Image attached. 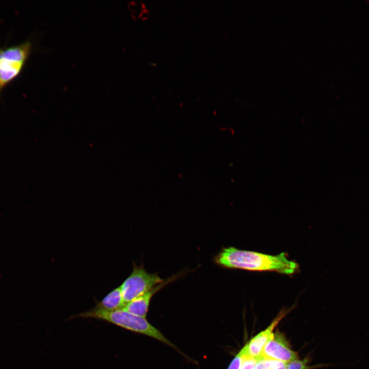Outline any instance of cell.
Wrapping results in <instances>:
<instances>
[{"mask_svg":"<svg viewBox=\"0 0 369 369\" xmlns=\"http://www.w3.org/2000/svg\"><path fill=\"white\" fill-rule=\"evenodd\" d=\"M286 253L272 255L242 250L234 247L223 248L215 257L216 263L230 269L253 271H274L293 275L299 271V264L288 258Z\"/></svg>","mask_w":369,"mask_h":369,"instance_id":"obj_1","label":"cell"},{"mask_svg":"<svg viewBox=\"0 0 369 369\" xmlns=\"http://www.w3.org/2000/svg\"><path fill=\"white\" fill-rule=\"evenodd\" d=\"M94 318L105 321L132 332L142 334L160 340L167 344L172 343L158 330L144 318L120 309L108 311L94 308L72 317Z\"/></svg>","mask_w":369,"mask_h":369,"instance_id":"obj_2","label":"cell"},{"mask_svg":"<svg viewBox=\"0 0 369 369\" xmlns=\"http://www.w3.org/2000/svg\"><path fill=\"white\" fill-rule=\"evenodd\" d=\"M32 49V44L30 40L0 47V96L3 91L22 72Z\"/></svg>","mask_w":369,"mask_h":369,"instance_id":"obj_3","label":"cell"},{"mask_svg":"<svg viewBox=\"0 0 369 369\" xmlns=\"http://www.w3.org/2000/svg\"><path fill=\"white\" fill-rule=\"evenodd\" d=\"M163 281L157 274L149 273L142 265L134 263L132 273L120 286L125 305Z\"/></svg>","mask_w":369,"mask_h":369,"instance_id":"obj_4","label":"cell"},{"mask_svg":"<svg viewBox=\"0 0 369 369\" xmlns=\"http://www.w3.org/2000/svg\"><path fill=\"white\" fill-rule=\"evenodd\" d=\"M261 356L284 363L298 359L297 354L291 350L285 336L278 330L265 345Z\"/></svg>","mask_w":369,"mask_h":369,"instance_id":"obj_5","label":"cell"},{"mask_svg":"<svg viewBox=\"0 0 369 369\" xmlns=\"http://www.w3.org/2000/svg\"><path fill=\"white\" fill-rule=\"evenodd\" d=\"M286 312L283 310L281 311L266 329L259 333L246 344L247 356L255 359L261 356L265 345L273 336L274 329L286 315Z\"/></svg>","mask_w":369,"mask_h":369,"instance_id":"obj_6","label":"cell"},{"mask_svg":"<svg viewBox=\"0 0 369 369\" xmlns=\"http://www.w3.org/2000/svg\"><path fill=\"white\" fill-rule=\"evenodd\" d=\"M173 279L175 278H169L157 285L144 294L126 304L122 309L131 314L146 318L150 302L153 295L169 282H171Z\"/></svg>","mask_w":369,"mask_h":369,"instance_id":"obj_7","label":"cell"},{"mask_svg":"<svg viewBox=\"0 0 369 369\" xmlns=\"http://www.w3.org/2000/svg\"><path fill=\"white\" fill-rule=\"evenodd\" d=\"M125 305L121 289L119 286L113 289L101 300L96 303L95 309L111 311L122 309Z\"/></svg>","mask_w":369,"mask_h":369,"instance_id":"obj_8","label":"cell"},{"mask_svg":"<svg viewBox=\"0 0 369 369\" xmlns=\"http://www.w3.org/2000/svg\"><path fill=\"white\" fill-rule=\"evenodd\" d=\"M256 366L257 369H272L285 364L286 363L265 358L261 356L259 358L256 359Z\"/></svg>","mask_w":369,"mask_h":369,"instance_id":"obj_9","label":"cell"},{"mask_svg":"<svg viewBox=\"0 0 369 369\" xmlns=\"http://www.w3.org/2000/svg\"><path fill=\"white\" fill-rule=\"evenodd\" d=\"M308 361L306 359L303 360H294L285 363V369H308Z\"/></svg>","mask_w":369,"mask_h":369,"instance_id":"obj_10","label":"cell"},{"mask_svg":"<svg viewBox=\"0 0 369 369\" xmlns=\"http://www.w3.org/2000/svg\"><path fill=\"white\" fill-rule=\"evenodd\" d=\"M245 353V346L239 352L231 362L228 369H240L243 357Z\"/></svg>","mask_w":369,"mask_h":369,"instance_id":"obj_11","label":"cell"},{"mask_svg":"<svg viewBox=\"0 0 369 369\" xmlns=\"http://www.w3.org/2000/svg\"><path fill=\"white\" fill-rule=\"evenodd\" d=\"M256 359L247 356L245 353V354L243 357L242 363L240 369H257L256 366Z\"/></svg>","mask_w":369,"mask_h":369,"instance_id":"obj_12","label":"cell"},{"mask_svg":"<svg viewBox=\"0 0 369 369\" xmlns=\"http://www.w3.org/2000/svg\"><path fill=\"white\" fill-rule=\"evenodd\" d=\"M285 364L284 365L280 366H279V367H275V368H272V369H285Z\"/></svg>","mask_w":369,"mask_h":369,"instance_id":"obj_13","label":"cell"}]
</instances>
